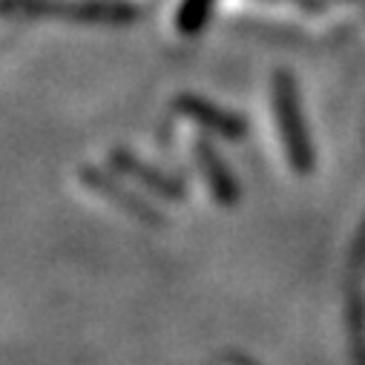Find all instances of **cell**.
<instances>
[{
	"label": "cell",
	"mask_w": 365,
	"mask_h": 365,
	"mask_svg": "<svg viewBox=\"0 0 365 365\" xmlns=\"http://www.w3.org/2000/svg\"><path fill=\"white\" fill-rule=\"evenodd\" d=\"M4 12H24V15H63L81 21H127L133 9L121 4H61V0H0Z\"/></svg>",
	"instance_id": "1"
},
{
	"label": "cell",
	"mask_w": 365,
	"mask_h": 365,
	"mask_svg": "<svg viewBox=\"0 0 365 365\" xmlns=\"http://www.w3.org/2000/svg\"><path fill=\"white\" fill-rule=\"evenodd\" d=\"M207 4L210 0H187V9H185V15H181V26L185 29H196L199 24H202V18H205V9H207Z\"/></svg>",
	"instance_id": "2"
}]
</instances>
